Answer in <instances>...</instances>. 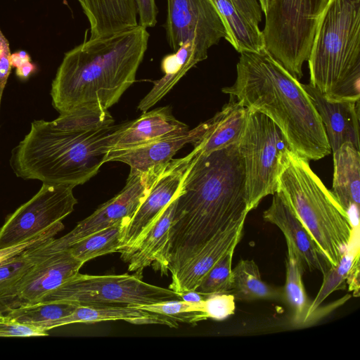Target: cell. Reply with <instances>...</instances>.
<instances>
[{
	"label": "cell",
	"mask_w": 360,
	"mask_h": 360,
	"mask_svg": "<svg viewBox=\"0 0 360 360\" xmlns=\"http://www.w3.org/2000/svg\"><path fill=\"white\" fill-rule=\"evenodd\" d=\"M192 152L166 243L152 264L162 275L174 274L212 237L249 212L238 143L205 154Z\"/></svg>",
	"instance_id": "1"
},
{
	"label": "cell",
	"mask_w": 360,
	"mask_h": 360,
	"mask_svg": "<svg viewBox=\"0 0 360 360\" xmlns=\"http://www.w3.org/2000/svg\"><path fill=\"white\" fill-rule=\"evenodd\" d=\"M149 37L139 25L106 37L85 39L66 52L51 84L53 107L60 115L108 110L134 83Z\"/></svg>",
	"instance_id": "2"
},
{
	"label": "cell",
	"mask_w": 360,
	"mask_h": 360,
	"mask_svg": "<svg viewBox=\"0 0 360 360\" xmlns=\"http://www.w3.org/2000/svg\"><path fill=\"white\" fill-rule=\"evenodd\" d=\"M234 84L221 90L242 105L269 117L292 150L308 160L328 155L325 129L301 84L266 49L240 53Z\"/></svg>",
	"instance_id": "3"
},
{
	"label": "cell",
	"mask_w": 360,
	"mask_h": 360,
	"mask_svg": "<svg viewBox=\"0 0 360 360\" xmlns=\"http://www.w3.org/2000/svg\"><path fill=\"white\" fill-rule=\"evenodd\" d=\"M116 126L65 131L53 128L48 121L34 120L11 151V167L25 180L72 187L83 184L105 162L107 138Z\"/></svg>",
	"instance_id": "4"
},
{
	"label": "cell",
	"mask_w": 360,
	"mask_h": 360,
	"mask_svg": "<svg viewBox=\"0 0 360 360\" xmlns=\"http://www.w3.org/2000/svg\"><path fill=\"white\" fill-rule=\"evenodd\" d=\"M309 84L329 101L360 98V0H329L307 60Z\"/></svg>",
	"instance_id": "5"
},
{
	"label": "cell",
	"mask_w": 360,
	"mask_h": 360,
	"mask_svg": "<svg viewBox=\"0 0 360 360\" xmlns=\"http://www.w3.org/2000/svg\"><path fill=\"white\" fill-rule=\"evenodd\" d=\"M285 195L330 266H336L359 226L311 169L309 160L292 150L279 177Z\"/></svg>",
	"instance_id": "6"
},
{
	"label": "cell",
	"mask_w": 360,
	"mask_h": 360,
	"mask_svg": "<svg viewBox=\"0 0 360 360\" xmlns=\"http://www.w3.org/2000/svg\"><path fill=\"white\" fill-rule=\"evenodd\" d=\"M245 169L248 209H255L278 189L279 177L292 149L279 127L264 114L248 109L238 143Z\"/></svg>",
	"instance_id": "7"
},
{
	"label": "cell",
	"mask_w": 360,
	"mask_h": 360,
	"mask_svg": "<svg viewBox=\"0 0 360 360\" xmlns=\"http://www.w3.org/2000/svg\"><path fill=\"white\" fill-rule=\"evenodd\" d=\"M329 0H270L262 30L266 51L298 80L319 18Z\"/></svg>",
	"instance_id": "8"
},
{
	"label": "cell",
	"mask_w": 360,
	"mask_h": 360,
	"mask_svg": "<svg viewBox=\"0 0 360 360\" xmlns=\"http://www.w3.org/2000/svg\"><path fill=\"white\" fill-rule=\"evenodd\" d=\"M173 300H181L180 294L148 283L135 273L98 276L78 272L38 302L67 301L79 305L136 307Z\"/></svg>",
	"instance_id": "9"
},
{
	"label": "cell",
	"mask_w": 360,
	"mask_h": 360,
	"mask_svg": "<svg viewBox=\"0 0 360 360\" xmlns=\"http://www.w3.org/2000/svg\"><path fill=\"white\" fill-rule=\"evenodd\" d=\"M73 188L42 184L31 199L6 218L0 228V248L22 243L62 221L77 203Z\"/></svg>",
	"instance_id": "10"
},
{
	"label": "cell",
	"mask_w": 360,
	"mask_h": 360,
	"mask_svg": "<svg viewBox=\"0 0 360 360\" xmlns=\"http://www.w3.org/2000/svg\"><path fill=\"white\" fill-rule=\"evenodd\" d=\"M165 165L154 167L146 172L130 169L121 191L90 216L78 222L72 231L56 238L60 250L68 249L87 236L117 223L123 222L127 226Z\"/></svg>",
	"instance_id": "11"
},
{
	"label": "cell",
	"mask_w": 360,
	"mask_h": 360,
	"mask_svg": "<svg viewBox=\"0 0 360 360\" xmlns=\"http://www.w3.org/2000/svg\"><path fill=\"white\" fill-rule=\"evenodd\" d=\"M167 41L174 51L184 43L195 40L208 51L226 33L210 0H167Z\"/></svg>",
	"instance_id": "12"
},
{
	"label": "cell",
	"mask_w": 360,
	"mask_h": 360,
	"mask_svg": "<svg viewBox=\"0 0 360 360\" xmlns=\"http://www.w3.org/2000/svg\"><path fill=\"white\" fill-rule=\"evenodd\" d=\"M193 156L191 151L184 158L172 159L155 181L146 198L124 230L117 252L120 253L121 259L125 262L162 210L177 195Z\"/></svg>",
	"instance_id": "13"
},
{
	"label": "cell",
	"mask_w": 360,
	"mask_h": 360,
	"mask_svg": "<svg viewBox=\"0 0 360 360\" xmlns=\"http://www.w3.org/2000/svg\"><path fill=\"white\" fill-rule=\"evenodd\" d=\"M245 220L231 224L212 237L196 254L172 274L169 288L178 293L195 290L214 265L236 249L243 236Z\"/></svg>",
	"instance_id": "14"
},
{
	"label": "cell",
	"mask_w": 360,
	"mask_h": 360,
	"mask_svg": "<svg viewBox=\"0 0 360 360\" xmlns=\"http://www.w3.org/2000/svg\"><path fill=\"white\" fill-rule=\"evenodd\" d=\"M176 120L169 106L146 111L137 119L117 125L107 138L105 155L135 148L167 135L188 130Z\"/></svg>",
	"instance_id": "15"
},
{
	"label": "cell",
	"mask_w": 360,
	"mask_h": 360,
	"mask_svg": "<svg viewBox=\"0 0 360 360\" xmlns=\"http://www.w3.org/2000/svg\"><path fill=\"white\" fill-rule=\"evenodd\" d=\"M263 218L281 231L287 245L293 249L303 265L322 274L330 267L283 192L278 190L273 194L271 204L264 212Z\"/></svg>",
	"instance_id": "16"
},
{
	"label": "cell",
	"mask_w": 360,
	"mask_h": 360,
	"mask_svg": "<svg viewBox=\"0 0 360 360\" xmlns=\"http://www.w3.org/2000/svg\"><path fill=\"white\" fill-rule=\"evenodd\" d=\"M83 264L68 248L56 252L39 262L20 283L18 295L20 306L39 302L76 275Z\"/></svg>",
	"instance_id": "17"
},
{
	"label": "cell",
	"mask_w": 360,
	"mask_h": 360,
	"mask_svg": "<svg viewBox=\"0 0 360 360\" xmlns=\"http://www.w3.org/2000/svg\"><path fill=\"white\" fill-rule=\"evenodd\" d=\"M303 87L321 117L331 152L346 142L359 150V101H329L309 84Z\"/></svg>",
	"instance_id": "18"
},
{
	"label": "cell",
	"mask_w": 360,
	"mask_h": 360,
	"mask_svg": "<svg viewBox=\"0 0 360 360\" xmlns=\"http://www.w3.org/2000/svg\"><path fill=\"white\" fill-rule=\"evenodd\" d=\"M198 126L193 129L160 137L135 148L106 153L105 162H122L139 172L167 164L183 146L193 145L199 137Z\"/></svg>",
	"instance_id": "19"
},
{
	"label": "cell",
	"mask_w": 360,
	"mask_h": 360,
	"mask_svg": "<svg viewBox=\"0 0 360 360\" xmlns=\"http://www.w3.org/2000/svg\"><path fill=\"white\" fill-rule=\"evenodd\" d=\"M248 112V108L231 98L212 118L198 125L200 135L193 151L205 154L238 143Z\"/></svg>",
	"instance_id": "20"
},
{
	"label": "cell",
	"mask_w": 360,
	"mask_h": 360,
	"mask_svg": "<svg viewBox=\"0 0 360 360\" xmlns=\"http://www.w3.org/2000/svg\"><path fill=\"white\" fill-rule=\"evenodd\" d=\"M333 194L350 217L359 223L360 203V153L352 143L346 142L333 152ZM357 227V226H354Z\"/></svg>",
	"instance_id": "21"
},
{
	"label": "cell",
	"mask_w": 360,
	"mask_h": 360,
	"mask_svg": "<svg viewBox=\"0 0 360 360\" xmlns=\"http://www.w3.org/2000/svg\"><path fill=\"white\" fill-rule=\"evenodd\" d=\"M208 51L195 40L184 43L174 53L165 56L161 61L162 77L154 82L150 91L141 99L138 109L146 112L160 101L198 63L207 58Z\"/></svg>",
	"instance_id": "22"
},
{
	"label": "cell",
	"mask_w": 360,
	"mask_h": 360,
	"mask_svg": "<svg viewBox=\"0 0 360 360\" xmlns=\"http://www.w3.org/2000/svg\"><path fill=\"white\" fill-rule=\"evenodd\" d=\"M53 238L26 250L14 259L0 266V309L5 314L20 306L18 288L25 275L37 264L58 252Z\"/></svg>",
	"instance_id": "23"
},
{
	"label": "cell",
	"mask_w": 360,
	"mask_h": 360,
	"mask_svg": "<svg viewBox=\"0 0 360 360\" xmlns=\"http://www.w3.org/2000/svg\"><path fill=\"white\" fill-rule=\"evenodd\" d=\"M226 30L227 40L240 53L266 49L262 30L242 15L231 0H210Z\"/></svg>",
	"instance_id": "24"
},
{
	"label": "cell",
	"mask_w": 360,
	"mask_h": 360,
	"mask_svg": "<svg viewBox=\"0 0 360 360\" xmlns=\"http://www.w3.org/2000/svg\"><path fill=\"white\" fill-rule=\"evenodd\" d=\"M176 195L162 210L127 260L128 270L141 278H143V269L152 265L166 243L174 217Z\"/></svg>",
	"instance_id": "25"
},
{
	"label": "cell",
	"mask_w": 360,
	"mask_h": 360,
	"mask_svg": "<svg viewBox=\"0 0 360 360\" xmlns=\"http://www.w3.org/2000/svg\"><path fill=\"white\" fill-rule=\"evenodd\" d=\"M231 293L238 301L283 300V289L262 281L253 259H240L232 269Z\"/></svg>",
	"instance_id": "26"
},
{
	"label": "cell",
	"mask_w": 360,
	"mask_h": 360,
	"mask_svg": "<svg viewBox=\"0 0 360 360\" xmlns=\"http://www.w3.org/2000/svg\"><path fill=\"white\" fill-rule=\"evenodd\" d=\"M155 313L147 311L135 306L90 304L79 305L69 316L52 321L44 328L48 331L53 328L75 323H96L123 320L128 321L136 317L149 316Z\"/></svg>",
	"instance_id": "27"
},
{
	"label": "cell",
	"mask_w": 360,
	"mask_h": 360,
	"mask_svg": "<svg viewBox=\"0 0 360 360\" xmlns=\"http://www.w3.org/2000/svg\"><path fill=\"white\" fill-rule=\"evenodd\" d=\"M286 277L283 289V300L292 314L296 326L306 325L309 318V302L302 281L303 264L293 249L287 245Z\"/></svg>",
	"instance_id": "28"
},
{
	"label": "cell",
	"mask_w": 360,
	"mask_h": 360,
	"mask_svg": "<svg viewBox=\"0 0 360 360\" xmlns=\"http://www.w3.org/2000/svg\"><path fill=\"white\" fill-rule=\"evenodd\" d=\"M78 306L75 302L67 301L37 302L21 305L6 315L15 322L44 330L47 324L69 316Z\"/></svg>",
	"instance_id": "29"
},
{
	"label": "cell",
	"mask_w": 360,
	"mask_h": 360,
	"mask_svg": "<svg viewBox=\"0 0 360 360\" xmlns=\"http://www.w3.org/2000/svg\"><path fill=\"white\" fill-rule=\"evenodd\" d=\"M126 227L125 223H117L87 236L68 249L84 264L97 257L117 252Z\"/></svg>",
	"instance_id": "30"
},
{
	"label": "cell",
	"mask_w": 360,
	"mask_h": 360,
	"mask_svg": "<svg viewBox=\"0 0 360 360\" xmlns=\"http://www.w3.org/2000/svg\"><path fill=\"white\" fill-rule=\"evenodd\" d=\"M359 233L356 234V236ZM355 236L348 249L342 255L336 266H330L323 274V283L316 296L311 302L309 309V319L314 311L319 308L321 304L333 292L345 288L347 274L356 258L359 257V240L354 242Z\"/></svg>",
	"instance_id": "31"
},
{
	"label": "cell",
	"mask_w": 360,
	"mask_h": 360,
	"mask_svg": "<svg viewBox=\"0 0 360 360\" xmlns=\"http://www.w3.org/2000/svg\"><path fill=\"white\" fill-rule=\"evenodd\" d=\"M136 307L167 316L176 322L192 325L208 319L205 310V300L200 302H189L173 300Z\"/></svg>",
	"instance_id": "32"
},
{
	"label": "cell",
	"mask_w": 360,
	"mask_h": 360,
	"mask_svg": "<svg viewBox=\"0 0 360 360\" xmlns=\"http://www.w3.org/2000/svg\"><path fill=\"white\" fill-rule=\"evenodd\" d=\"M90 25L89 39L106 37L120 30L105 0H77Z\"/></svg>",
	"instance_id": "33"
},
{
	"label": "cell",
	"mask_w": 360,
	"mask_h": 360,
	"mask_svg": "<svg viewBox=\"0 0 360 360\" xmlns=\"http://www.w3.org/2000/svg\"><path fill=\"white\" fill-rule=\"evenodd\" d=\"M114 119L108 110L80 109L60 115L51 125L59 130L77 131L114 124Z\"/></svg>",
	"instance_id": "34"
},
{
	"label": "cell",
	"mask_w": 360,
	"mask_h": 360,
	"mask_svg": "<svg viewBox=\"0 0 360 360\" xmlns=\"http://www.w3.org/2000/svg\"><path fill=\"white\" fill-rule=\"evenodd\" d=\"M234 250L230 251L214 265L201 281L197 291L205 295L231 293Z\"/></svg>",
	"instance_id": "35"
},
{
	"label": "cell",
	"mask_w": 360,
	"mask_h": 360,
	"mask_svg": "<svg viewBox=\"0 0 360 360\" xmlns=\"http://www.w3.org/2000/svg\"><path fill=\"white\" fill-rule=\"evenodd\" d=\"M63 229V224L59 221L22 243L0 248V266L14 259L26 250L53 238Z\"/></svg>",
	"instance_id": "36"
},
{
	"label": "cell",
	"mask_w": 360,
	"mask_h": 360,
	"mask_svg": "<svg viewBox=\"0 0 360 360\" xmlns=\"http://www.w3.org/2000/svg\"><path fill=\"white\" fill-rule=\"evenodd\" d=\"M235 299L231 293L207 295L205 300L207 316L216 321H222L234 314Z\"/></svg>",
	"instance_id": "37"
},
{
	"label": "cell",
	"mask_w": 360,
	"mask_h": 360,
	"mask_svg": "<svg viewBox=\"0 0 360 360\" xmlns=\"http://www.w3.org/2000/svg\"><path fill=\"white\" fill-rule=\"evenodd\" d=\"M47 331L15 322L6 314H0V337L46 336Z\"/></svg>",
	"instance_id": "38"
},
{
	"label": "cell",
	"mask_w": 360,
	"mask_h": 360,
	"mask_svg": "<svg viewBox=\"0 0 360 360\" xmlns=\"http://www.w3.org/2000/svg\"><path fill=\"white\" fill-rule=\"evenodd\" d=\"M10 45L0 29V106L3 91L11 71Z\"/></svg>",
	"instance_id": "39"
},
{
	"label": "cell",
	"mask_w": 360,
	"mask_h": 360,
	"mask_svg": "<svg viewBox=\"0 0 360 360\" xmlns=\"http://www.w3.org/2000/svg\"><path fill=\"white\" fill-rule=\"evenodd\" d=\"M137 9L139 25L153 27L157 23L158 8L155 0H134Z\"/></svg>",
	"instance_id": "40"
},
{
	"label": "cell",
	"mask_w": 360,
	"mask_h": 360,
	"mask_svg": "<svg viewBox=\"0 0 360 360\" xmlns=\"http://www.w3.org/2000/svg\"><path fill=\"white\" fill-rule=\"evenodd\" d=\"M234 6L246 19L259 26L262 10L258 0H231Z\"/></svg>",
	"instance_id": "41"
},
{
	"label": "cell",
	"mask_w": 360,
	"mask_h": 360,
	"mask_svg": "<svg viewBox=\"0 0 360 360\" xmlns=\"http://www.w3.org/2000/svg\"><path fill=\"white\" fill-rule=\"evenodd\" d=\"M346 283L349 290L354 292V295H359V257L356 258L351 267L347 277Z\"/></svg>",
	"instance_id": "42"
},
{
	"label": "cell",
	"mask_w": 360,
	"mask_h": 360,
	"mask_svg": "<svg viewBox=\"0 0 360 360\" xmlns=\"http://www.w3.org/2000/svg\"><path fill=\"white\" fill-rule=\"evenodd\" d=\"M37 65L30 61L15 68V75L20 80L26 81L37 71Z\"/></svg>",
	"instance_id": "43"
},
{
	"label": "cell",
	"mask_w": 360,
	"mask_h": 360,
	"mask_svg": "<svg viewBox=\"0 0 360 360\" xmlns=\"http://www.w3.org/2000/svg\"><path fill=\"white\" fill-rule=\"evenodd\" d=\"M30 61H31V57L30 54L24 50L15 51L11 53L10 56L11 68H18Z\"/></svg>",
	"instance_id": "44"
},
{
	"label": "cell",
	"mask_w": 360,
	"mask_h": 360,
	"mask_svg": "<svg viewBox=\"0 0 360 360\" xmlns=\"http://www.w3.org/2000/svg\"><path fill=\"white\" fill-rule=\"evenodd\" d=\"M181 300L189 302H200L205 300L207 295L202 294L195 290H188L179 293Z\"/></svg>",
	"instance_id": "45"
},
{
	"label": "cell",
	"mask_w": 360,
	"mask_h": 360,
	"mask_svg": "<svg viewBox=\"0 0 360 360\" xmlns=\"http://www.w3.org/2000/svg\"><path fill=\"white\" fill-rule=\"evenodd\" d=\"M258 1L259 3L262 11L266 14L270 4V0H258Z\"/></svg>",
	"instance_id": "46"
}]
</instances>
